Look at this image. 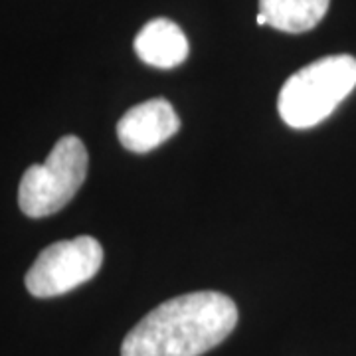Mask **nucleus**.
Returning <instances> with one entry per match:
<instances>
[{
  "label": "nucleus",
  "instance_id": "1",
  "mask_svg": "<svg viewBox=\"0 0 356 356\" xmlns=\"http://www.w3.org/2000/svg\"><path fill=\"white\" fill-rule=\"evenodd\" d=\"M238 307L218 291L186 293L153 309L127 332L121 356H202L228 339Z\"/></svg>",
  "mask_w": 356,
  "mask_h": 356
},
{
  "label": "nucleus",
  "instance_id": "2",
  "mask_svg": "<svg viewBox=\"0 0 356 356\" xmlns=\"http://www.w3.org/2000/svg\"><path fill=\"white\" fill-rule=\"evenodd\" d=\"M356 88V60L348 54L327 56L295 72L280 91L277 109L293 129L323 123Z\"/></svg>",
  "mask_w": 356,
  "mask_h": 356
},
{
  "label": "nucleus",
  "instance_id": "3",
  "mask_svg": "<svg viewBox=\"0 0 356 356\" xmlns=\"http://www.w3.org/2000/svg\"><path fill=\"white\" fill-rule=\"evenodd\" d=\"M89 156L86 145L74 135L54 145L46 163L32 165L18 188L20 210L30 218L51 216L72 202L88 177Z\"/></svg>",
  "mask_w": 356,
  "mask_h": 356
},
{
  "label": "nucleus",
  "instance_id": "4",
  "mask_svg": "<svg viewBox=\"0 0 356 356\" xmlns=\"http://www.w3.org/2000/svg\"><path fill=\"white\" fill-rule=\"evenodd\" d=\"M102 264V243L91 236L51 243L28 269L26 289L38 299L64 295L95 277Z\"/></svg>",
  "mask_w": 356,
  "mask_h": 356
},
{
  "label": "nucleus",
  "instance_id": "5",
  "mask_svg": "<svg viewBox=\"0 0 356 356\" xmlns=\"http://www.w3.org/2000/svg\"><path fill=\"white\" fill-rule=\"evenodd\" d=\"M180 119L170 103L156 97L131 107L117 123V137L131 153H151L177 135Z\"/></svg>",
  "mask_w": 356,
  "mask_h": 356
},
{
  "label": "nucleus",
  "instance_id": "6",
  "mask_svg": "<svg viewBox=\"0 0 356 356\" xmlns=\"http://www.w3.org/2000/svg\"><path fill=\"white\" fill-rule=\"evenodd\" d=\"M140 62L159 70H172L188 58V38L180 26L168 18H154L140 28L135 38Z\"/></svg>",
  "mask_w": 356,
  "mask_h": 356
},
{
  "label": "nucleus",
  "instance_id": "7",
  "mask_svg": "<svg viewBox=\"0 0 356 356\" xmlns=\"http://www.w3.org/2000/svg\"><path fill=\"white\" fill-rule=\"evenodd\" d=\"M331 0H259V14L267 18V26L301 34L309 32L325 18Z\"/></svg>",
  "mask_w": 356,
  "mask_h": 356
}]
</instances>
